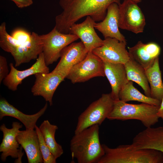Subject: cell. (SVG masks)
I'll use <instances>...</instances> for the list:
<instances>
[{
  "mask_svg": "<svg viewBox=\"0 0 163 163\" xmlns=\"http://www.w3.org/2000/svg\"><path fill=\"white\" fill-rule=\"evenodd\" d=\"M105 76L104 62L92 52L70 69L66 78L73 84L84 82L94 77Z\"/></svg>",
  "mask_w": 163,
  "mask_h": 163,
  "instance_id": "cell-7",
  "label": "cell"
},
{
  "mask_svg": "<svg viewBox=\"0 0 163 163\" xmlns=\"http://www.w3.org/2000/svg\"><path fill=\"white\" fill-rule=\"evenodd\" d=\"M48 106L46 103L44 107L37 113L32 114H25L10 104L4 98L0 100V120L5 116L14 117L20 121L25 126L26 129L35 128L38 119L43 115Z\"/></svg>",
  "mask_w": 163,
  "mask_h": 163,
  "instance_id": "cell-18",
  "label": "cell"
},
{
  "mask_svg": "<svg viewBox=\"0 0 163 163\" xmlns=\"http://www.w3.org/2000/svg\"><path fill=\"white\" fill-rule=\"evenodd\" d=\"M16 139L25 152L28 163H43L36 130L26 129L24 130H20Z\"/></svg>",
  "mask_w": 163,
  "mask_h": 163,
  "instance_id": "cell-17",
  "label": "cell"
},
{
  "mask_svg": "<svg viewBox=\"0 0 163 163\" xmlns=\"http://www.w3.org/2000/svg\"><path fill=\"white\" fill-rule=\"evenodd\" d=\"M145 70L150 86L151 97L161 101L163 98V83L158 56L150 67Z\"/></svg>",
  "mask_w": 163,
  "mask_h": 163,
  "instance_id": "cell-22",
  "label": "cell"
},
{
  "mask_svg": "<svg viewBox=\"0 0 163 163\" xmlns=\"http://www.w3.org/2000/svg\"><path fill=\"white\" fill-rule=\"evenodd\" d=\"M127 146L130 149H151L163 153V126L146 128L138 133L132 143Z\"/></svg>",
  "mask_w": 163,
  "mask_h": 163,
  "instance_id": "cell-15",
  "label": "cell"
},
{
  "mask_svg": "<svg viewBox=\"0 0 163 163\" xmlns=\"http://www.w3.org/2000/svg\"><path fill=\"white\" fill-rule=\"evenodd\" d=\"M12 128H7L5 124H2L0 129L3 134V137L0 145V152H2L1 159L5 161L9 156L13 158H17L16 163H21V158L24 153L22 152V147H19V144L17 139V136L22 128V125L17 122H14Z\"/></svg>",
  "mask_w": 163,
  "mask_h": 163,
  "instance_id": "cell-11",
  "label": "cell"
},
{
  "mask_svg": "<svg viewBox=\"0 0 163 163\" xmlns=\"http://www.w3.org/2000/svg\"><path fill=\"white\" fill-rule=\"evenodd\" d=\"M120 0H59L62 11L55 18V27L59 32L69 34L70 27L82 18L90 16L95 21L105 18L108 6L119 4Z\"/></svg>",
  "mask_w": 163,
  "mask_h": 163,
  "instance_id": "cell-1",
  "label": "cell"
},
{
  "mask_svg": "<svg viewBox=\"0 0 163 163\" xmlns=\"http://www.w3.org/2000/svg\"><path fill=\"white\" fill-rule=\"evenodd\" d=\"M19 46L18 42L7 32L6 24L4 22L0 25V46L4 51L12 55Z\"/></svg>",
  "mask_w": 163,
  "mask_h": 163,
  "instance_id": "cell-26",
  "label": "cell"
},
{
  "mask_svg": "<svg viewBox=\"0 0 163 163\" xmlns=\"http://www.w3.org/2000/svg\"><path fill=\"white\" fill-rule=\"evenodd\" d=\"M124 65L128 80L136 82L143 89L145 95L151 97L150 87L145 69L130 58Z\"/></svg>",
  "mask_w": 163,
  "mask_h": 163,
  "instance_id": "cell-21",
  "label": "cell"
},
{
  "mask_svg": "<svg viewBox=\"0 0 163 163\" xmlns=\"http://www.w3.org/2000/svg\"><path fill=\"white\" fill-rule=\"evenodd\" d=\"M95 22L88 16L81 23L73 24L69 30V34H75L81 39L88 53L101 46L103 43V40L98 36L95 30Z\"/></svg>",
  "mask_w": 163,
  "mask_h": 163,
  "instance_id": "cell-14",
  "label": "cell"
},
{
  "mask_svg": "<svg viewBox=\"0 0 163 163\" xmlns=\"http://www.w3.org/2000/svg\"><path fill=\"white\" fill-rule=\"evenodd\" d=\"M9 66L10 71L3 82L9 89L13 91L17 90L18 85L26 78L37 73L50 72L43 52L39 54L35 63L28 69L20 71L16 69L12 63L10 64Z\"/></svg>",
  "mask_w": 163,
  "mask_h": 163,
  "instance_id": "cell-12",
  "label": "cell"
},
{
  "mask_svg": "<svg viewBox=\"0 0 163 163\" xmlns=\"http://www.w3.org/2000/svg\"><path fill=\"white\" fill-rule=\"evenodd\" d=\"M35 129L38 137L40 148L43 160V163H56V159L46 144L39 128L36 125Z\"/></svg>",
  "mask_w": 163,
  "mask_h": 163,
  "instance_id": "cell-27",
  "label": "cell"
},
{
  "mask_svg": "<svg viewBox=\"0 0 163 163\" xmlns=\"http://www.w3.org/2000/svg\"><path fill=\"white\" fill-rule=\"evenodd\" d=\"M159 106L142 103L132 104L120 100L114 101L113 109L107 117L110 120H136L146 128L152 127L158 121Z\"/></svg>",
  "mask_w": 163,
  "mask_h": 163,
  "instance_id": "cell-4",
  "label": "cell"
},
{
  "mask_svg": "<svg viewBox=\"0 0 163 163\" xmlns=\"http://www.w3.org/2000/svg\"><path fill=\"white\" fill-rule=\"evenodd\" d=\"M130 58L133 59L145 69L150 67L155 59L152 58L146 49L145 44L139 41L134 46L128 48Z\"/></svg>",
  "mask_w": 163,
  "mask_h": 163,
  "instance_id": "cell-25",
  "label": "cell"
},
{
  "mask_svg": "<svg viewBox=\"0 0 163 163\" xmlns=\"http://www.w3.org/2000/svg\"><path fill=\"white\" fill-rule=\"evenodd\" d=\"M131 0L137 3L141 2L142 1V0Z\"/></svg>",
  "mask_w": 163,
  "mask_h": 163,
  "instance_id": "cell-33",
  "label": "cell"
},
{
  "mask_svg": "<svg viewBox=\"0 0 163 163\" xmlns=\"http://www.w3.org/2000/svg\"><path fill=\"white\" fill-rule=\"evenodd\" d=\"M88 53L81 41L72 43L62 50L60 60L52 72L61 73L67 75L71 68L83 60Z\"/></svg>",
  "mask_w": 163,
  "mask_h": 163,
  "instance_id": "cell-13",
  "label": "cell"
},
{
  "mask_svg": "<svg viewBox=\"0 0 163 163\" xmlns=\"http://www.w3.org/2000/svg\"><path fill=\"white\" fill-rule=\"evenodd\" d=\"M102 145L104 154L98 163H163V153L158 150L130 149L126 145L115 148Z\"/></svg>",
  "mask_w": 163,
  "mask_h": 163,
  "instance_id": "cell-3",
  "label": "cell"
},
{
  "mask_svg": "<svg viewBox=\"0 0 163 163\" xmlns=\"http://www.w3.org/2000/svg\"><path fill=\"white\" fill-rule=\"evenodd\" d=\"M7 62L6 58L0 56V83L8 74Z\"/></svg>",
  "mask_w": 163,
  "mask_h": 163,
  "instance_id": "cell-30",
  "label": "cell"
},
{
  "mask_svg": "<svg viewBox=\"0 0 163 163\" xmlns=\"http://www.w3.org/2000/svg\"><path fill=\"white\" fill-rule=\"evenodd\" d=\"M40 36L43 43L42 52L47 66L57 60L65 47L79 39L75 34L61 33L55 27L47 34Z\"/></svg>",
  "mask_w": 163,
  "mask_h": 163,
  "instance_id": "cell-6",
  "label": "cell"
},
{
  "mask_svg": "<svg viewBox=\"0 0 163 163\" xmlns=\"http://www.w3.org/2000/svg\"><path fill=\"white\" fill-rule=\"evenodd\" d=\"M14 2L17 6L22 8L29 6L33 3L32 0H11Z\"/></svg>",
  "mask_w": 163,
  "mask_h": 163,
  "instance_id": "cell-31",
  "label": "cell"
},
{
  "mask_svg": "<svg viewBox=\"0 0 163 163\" xmlns=\"http://www.w3.org/2000/svg\"><path fill=\"white\" fill-rule=\"evenodd\" d=\"M157 115L159 118H161L163 120V98L161 100L159 106Z\"/></svg>",
  "mask_w": 163,
  "mask_h": 163,
  "instance_id": "cell-32",
  "label": "cell"
},
{
  "mask_svg": "<svg viewBox=\"0 0 163 163\" xmlns=\"http://www.w3.org/2000/svg\"><path fill=\"white\" fill-rule=\"evenodd\" d=\"M146 49L151 56L154 59L159 56L160 53L161 48L159 46L154 42H150L145 44Z\"/></svg>",
  "mask_w": 163,
  "mask_h": 163,
  "instance_id": "cell-29",
  "label": "cell"
},
{
  "mask_svg": "<svg viewBox=\"0 0 163 163\" xmlns=\"http://www.w3.org/2000/svg\"><path fill=\"white\" fill-rule=\"evenodd\" d=\"M39 128L46 144L57 159L63 153L62 146L57 143L55 138L58 126L51 124L48 120H46L42 123Z\"/></svg>",
  "mask_w": 163,
  "mask_h": 163,
  "instance_id": "cell-24",
  "label": "cell"
},
{
  "mask_svg": "<svg viewBox=\"0 0 163 163\" xmlns=\"http://www.w3.org/2000/svg\"><path fill=\"white\" fill-rule=\"evenodd\" d=\"M119 5V28L138 34L143 32L145 25L144 15L137 3L124 0Z\"/></svg>",
  "mask_w": 163,
  "mask_h": 163,
  "instance_id": "cell-8",
  "label": "cell"
},
{
  "mask_svg": "<svg viewBox=\"0 0 163 163\" xmlns=\"http://www.w3.org/2000/svg\"><path fill=\"white\" fill-rule=\"evenodd\" d=\"M11 35L18 42L19 47L24 45L30 41L31 34L23 29L18 28L14 30Z\"/></svg>",
  "mask_w": 163,
  "mask_h": 163,
  "instance_id": "cell-28",
  "label": "cell"
},
{
  "mask_svg": "<svg viewBox=\"0 0 163 163\" xmlns=\"http://www.w3.org/2000/svg\"><path fill=\"white\" fill-rule=\"evenodd\" d=\"M126 44V42L115 38L107 37L103 40L102 46L92 52L103 62L125 64L130 59Z\"/></svg>",
  "mask_w": 163,
  "mask_h": 163,
  "instance_id": "cell-10",
  "label": "cell"
},
{
  "mask_svg": "<svg viewBox=\"0 0 163 163\" xmlns=\"http://www.w3.org/2000/svg\"><path fill=\"white\" fill-rule=\"evenodd\" d=\"M104 64L105 75L111 88V96L114 101L119 100L120 91L129 81L127 78L124 64L105 62H104Z\"/></svg>",
  "mask_w": 163,
  "mask_h": 163,
  "instance_id": "cell-20",
  "label": "cell"
},
{
  "mask_svg": "<svg viewBox=\"0 0 163 163\" xmlns=\"http://www.w3.org/2000/svg\"><path fill=\"white\" fill-rule=\"evenodd\" d=\"M99 126L95 125L74 133L70 141L72 159L78 163H98L104 152L100 143Z\"/></svg>",
  "mask_w": 163,
  "mask_h": 163,
  "instance_id": "cell-2",
  "label": "cell"
},
{
  "mask_svg": "<svg viewBox=\"0 0 163 163\" xmlns=\"http://www.w3.org/2000/svg\"><path fill=\"white\" fill-rule=\"evenodd\" d=\"M114 101L110 93L102 94L79 116L74 133L94 125H100L111 111Z\"/></svg>",
  "mask_w": 163,
  "mask_h": 163,
  "instance_id": "cell-5",
  "label": "cell"
},
{
  "mask_svg": "<svg viewBox=\"0 0 163 163\" xmlns=\"http://www.w3.org/2000/svg\"><path fill=\"white\" fill-rule=\"evenodd\" d=\"M119 5L113 2L108 6L105 18L100 22H95L94 27L101 33L104 38H114L120 41L126 43L125 37L119 29Z\"/></svg>",
  "mask_w": 163,
  "mask_h": 163,
  "instance_id": "cell-16",
  "label": "cell"
},
{
  "mask_svg": "<svg viewBox=\"0 0 163 163\" xmlns=\"http://www.w3.org/2000/svg\"><path fill=\"white\" fill-rule=\"evenodd\" d=\"M43 43L40 35L32 32L31 39L28 43L19 47L12 55L15 61V66L29 62L37 59L42 52Z\"/></svg>",
  "mask_w": 163,
  "mask_h": 163,
  "instance_id": "cell-19",
  "label": "cell"
},
{
  "mask_svg": "<svg viewBox=\"0 0 163 163\" xmlns=\"http://www.w3.org/2000/svg\"><path fill=\"white\" fill-rule=\"evenodd\" d=\"M119 100L126 102L131 101L159 106L161 101L141 93L133 85V82L128 81L121 88L119 94Z\"/></svg>",
  "mask_w": 163,
  "mask_h": 163,
  "instance_id": "cell-23",
  "label": "cell"
},
{
  "mask_svg": "<svg viewBox=\"0 0 163 163\" xmlns=\"http://www.w3.org/2000/svg\"><path fill=\"white\" fill-rule=\"evenodd\" d=\"M35 80L31 91L34 96H41L53 104L54 94L60 84L66 78L67 75L59 72L39 73L34 75Z\"/></svg>",
  "mask_w": 163,
  "mask_h": 163,
  "instance_id": "cell-9",
  "label": "cell"
}]
</instances>
